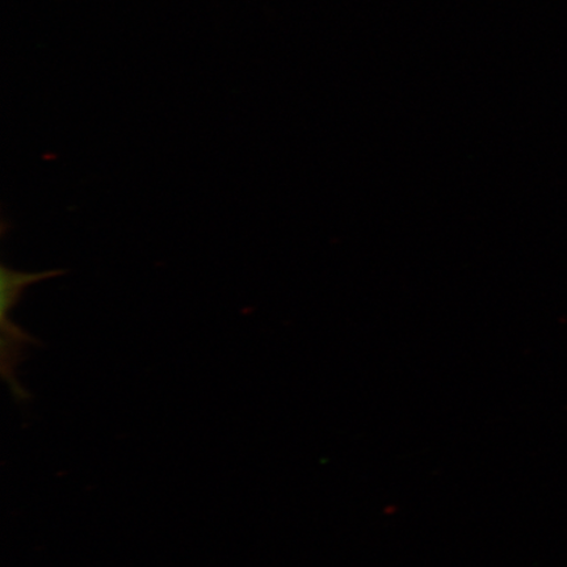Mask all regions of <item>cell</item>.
Listing matches in <instances>:
<instances>
[{"label": "cell", "mask_w": 567, "mask_h": 567, "mask_svg": "<svg viewBox=\"0 0 567 567\" xmlns=\"http://www.w3.org/2000/svg\"><path fill=\"white\" fill-rule=\"evenodd\" d=\"M0 274H2V276H0V278H2V280H0V295H2V300H0V316H2L3 321V319H9V315L20 302L27 287L41 280L55 278V276L62 275L63 271L56 269V271L45 272H20L16 271V269L2 266Z\"/></svg>", "instance_id": "cell-1"}]
</instances>
